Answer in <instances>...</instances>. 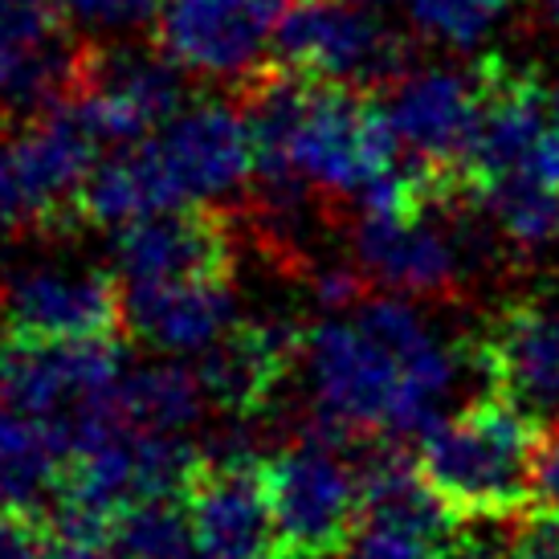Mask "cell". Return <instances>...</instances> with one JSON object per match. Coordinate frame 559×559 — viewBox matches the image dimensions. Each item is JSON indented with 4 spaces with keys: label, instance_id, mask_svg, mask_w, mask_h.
Masks as SVG:
<instances>
[{
    "label": "cell",
    "instance_id": "obj_1",
    "mask_svg": "<svg viewBox=\"0 0 559 559\" xmlns=\"http://www.w3.org/2000/svg\"><path fill=\"white\" fill-rule=\"evenodd\" d=\"M249 123L258 135V180L270 209L290 217L302 201L343 197L359 213L404 209L437 197L396 152L380 110L359 103L352 86L302 74H265L249 86Z\"/></svg>",
    "mask_w": 559,
    "mask_h": 559
},
{
    "label": "cell",
    "instance_id": "obj_2",
    "mask_svg": "<svg viewBox=\"0 0 559 559\" xmlns=\"http://www.w3.org/2000/svg\"><path fill=\"white\" fill-rule=\"evenodd\" d=\"M298 368L323 429L404 437L441 420L462 356L413 302L392 295L311 326Z\"/></svg>",
    "mask_w": 559,
    "mask_h": 559
},
{
    "label": "cell",
    "instance_id": "obj_3",
    "mask_svg": "<svg viewBox=\"0 0 559 559\" xmlns=\"http://www.w3.org/2000/svg\"><path fill=\"white\" fill-rule=\"evenodd\" d=\"M539 429V420L490 392L420 433L417 469L453 519L511 523L531 507Z\"/></svg>",
    "mask_w": 559,
    "mask_h": 559
},
{
    "label": "cell",
    "instance_id": "obj_4",
    "mask_svg": "<svg viewBox=\"0 0 559 559\" xmlns=\"http://www.w3.org/2000/svg\"><path fill=\"white\" fill-rule=\"evenodd\" d=\"M123 356L110 340H9L0 343V396L46 420L70 457L119 420Z\"/></svg>",
    "mask_w": 559,
    "mask_h": 559
},
{
    "label": "cell",
    "instance_id": "obj_5",
    "mask_svg": "<svg viewBox=\"0 0 559 559\" xmlns=\"http://www.w3.org/2000/svg\"><path fill=\"white\" fill-rule=\"evenodd\" d=\"M197 453L176 433H152L135 425H115L86 441L62 478L58 519L74 539H107L115 519L156 498H176L188 474L197 469Z\"/></svg>",
    "mask_w": 559,
    "mask_h": 559
},
{
    "label": "cell",
    "instance_id": "obj_6",
    "mask_svg": "<svg viewBox=\"0 0 559 559\" xmlns=\"http://www.w3.org/2000/svg\"><path fill=\"white\" fill-rule=\"evenodd\" d=\"M331 429L298 437L258 462L274 544L290 559H335L364 523L368 474L340 453Z\"/></svg>",
    "mask_w": 559,
    "mask_h": 559
},
{
    "label": "cell",
    "instance_id": "obj_7",
    "mask_svg": "<svg viewBox=\"0 0 559 559\" xmlns=\"http://www.w3.org/2000/svg\"><path fill=\"white\" fill-rule=\"evenodd\" d=\"M486 94L481 66H420L384 82L380 119L396 152L437 197H457L462 164Z\"/></svg>",
    "mask_w": 559,
    "mask_h": 559
},
{
    "label": "cell",
    "instance_id": "obj_8",
    "mask_svg": "<svg viewBox=\"0 0 559 559\" xmlns=\"http://www.w3.org/2000/svg\"><path fill=\"white\" fill-rule=\"evenodd\" d=\"M164 209H201L225 201L258 176V135L246 110L197 103L140 140Z\"/></svg>",
    "mask_w": 559,
    "mask_h": 559
},
{
    "label": "cell",
    "instance_id": "obj_9",
    "mask_svg": "<svg viewBox=\"0 0 559 559\" xmlns=\"http://www.w3.org/2000/svg\"><path fill=\"white\" fill-rule=\"evenodd\" d=\"M453 197H420L404 209L359 213L356 265L364 278L389 286V295L441 298L453 295L474 270L469 237L437 213Z\"/></svg>",
    "mask_w": 559,
    "mask_h": 559
},
{
    "label": "cell",
    "instance_id": "obj_10",
    "mask_svg": "<svg viewBox=\"0 0 559 559\" xmlns=\"http://www.w3.org/2000/svg\"><path fill=\"white\" fill-rule=\"evenodd\" d=\"M274 58L282 70L314 82L356 86L401 74L404 41L384 25V13L359 0H295L278 21Z\"/></svg>",
    "mask_w": 559,
    "mask_h": 559
},
{
    "label": "cell",
    "instance_id": "obj_11",
    "mask_svg": "<svg viewBox=\"0 0 559 559\" xmlns=\"http://www.w3.org/2000/svg\"><path fill=\"white\" fill-rule=\"evenodd\" d=\"M278 0H164L159 53L197 79H258L274 53Z\"/></svg>",
    "mask_w": 559,
    "mask_h": 559
},
{
    "label": "cell",
    "instance_id": "obj_12",
    "mask_svg": "<svg viewBox=\"0 0 559 559\" xmlns=\"http://www.w3.org/2000/svg\"><path fill=\"white\" fill-rule=\"evenodd\" d=\"M70 107L103 152L140 143L180 110V66L143 49H86Z\"/></svg>",
    "mask_w": 559,
    "mask_h": 559
},
{
    "label": "cell",
    "instance_id": "obj_13",
    "mask_svg": "<svg viewBox=\"0 0 559 559\" xmlns=\"http://www.w3.org/2000/svg\"><path fill=\"white\" fill-rule=\"evenodd\" d=\"M13 340H110L123 326V286L91 265H29L0 286Z\"/></svg>",
    "mask_w": 559,
    "mask_h": 559
},
{
    "label": "cell",
    "instance_id": "obj_14",
    "mask_svg": "<svg viewBox=\"0 0 559 559\" xmlns=\"http://www.w3.org/2000/svg\"><path fill=\"white\" fill-rule=\"evenodd\" d=\"M474 364L495 396L559 425V298H519L490 319Z\"/></svg>",
    "mask_w": 559,
    "mask_h": 559
},
{
    "label": "cell",
    "instance_id": "obj_15",
    "mask_svg": "<svg viewBox=\"0 0 559 559\" xmlns=\"http://www.w3.org/2000/svg\"><path fill=\"white\" fill-rule=\"evenodd\" d=\"M188 514L192 547L225 559H265L282 556L274 544L270 502L262 490V469L249 457L221 453L201 457L180 490Z\"/></svg>",
    "mask_w": 559,
    "mask_h": 559
},
{
    "label": "cell",
    "instance_id": "obj_16",
    "mask_svg": "<svg viewBox=\"0 0 559 559\" xmlns=\"http://www.w3.org/2000/svg\"><path fill=\"white\" fill-rule=\"evenodd\" d=\"M237 323L241 314L229 274L123 282V326L164 356H204Z\"/></svg>",
    "mask_w": 559,
    "mask_h": 559
},
{
    "label": "cell",
    "instance_id": "obj_17",
    "mask_svg": "<svg viewBox=\"0 0 559 559\" xmlns=\"http://www.w3.org/2000/svg\"><path fill=\"white\" fill-rule=\"evenodd\" d=\"M364 474V523L343 559H441L453 514L420 478L417 462L380 457Z\"/></svg>",
    "mask_w": 559,
    "mask_h": 559
},
{
    "label": "cell",
    "instance_id": "obj_18",
    "mask_svg": "<svg viewBox=\"0 0 559 559\" xmlns=\"http://www.w3.org/2000/svg\"><path fill=\"white\" fill-rule=\"evenodd\" d=\"M9 152H13L16 185H21L29 221L37 225H58L74 217L82 185L103 156V147L91 135V127L79 119V110L70 107V98L21 127Z\"/></svg>",
    "mask_w": 559,
    "mask_h": 559
},
{
    "label": "cell",
    "instance_id": "obj_19",
    "mask_svg": "<svg viewBox=\"0 0 559 559\" xmlns=\"http://www.w3.org/2000/svg\"><path fill=\"white\" fill-rule=\"evenodd\" d=\"M234 246L217 213L171 209L123 225L115 237V270L123 282H164L229 274Z\"/></svg>",
    "mask_w": 559,
    "mask_h": 559
},
{
    "label": "cell",
    "instance_id": "obj_20",
    "mask_svg": "<svg viewBox=\"0 0 559 559\" xmlns=\"http://www.w3.org/2000/svg\"><path fill=\"white\" fill-rule=\"evenodd\" d=\"M302 340L307 331L278 314L237 323L213 352H204L201 380L209 401L229 413H258L298 364Z\"/></svg>",
    "mask_w": 559,
    "mask_h": 559
},
{
    "label": "cell",
    "instance_id": "obj_21",
    "mask_svg": "<svg viewBox=\"0 0 559 559\" xmlns=\"http://www.w3.org/2000/svg\"><path fill=\"white\" fill-rule=\"evenodd\" d=\"M66 466L70 450L62 437L0 396V511L37 514L58 502Z\"/></svg>",
    "mask_w": 559,
    "mask_h": 559
},
{
    "label": "cell",
    "instance_id": "obj_22",
    "mask_svg": "<svg viewBox=\"0 0 559 559\" xmlns=\"http://www.w3.org/2000/svg\"><path fill=\"white\" fill-rule=\"evenodd\" d=\"M86 49L66 33L0 49V127H25L70 98L82 74Z\"/></svg>",
    "mask_w": 559,
    "mask_h": 559
},
{
    "label": "cell",
    "instance_id": "obj_23",
    "mask_svg": "<svg viewBox=\"0 0 559 559\" xmlns=\"http://www.w3.org/2000/svg\"><path fill=\"white\" fill-rule=\"evenodd\" d=\"M209 389L201 372L180 368V364H152V368H131L119 384V420L152 433H185L197 425L209 408Z\"/></svg>",
    "mask_w": 559,
    "mask_h": 559
},
{
    "label": "cell",
    "instance_id": "obj_24",
    "mask_svg": "<svg viewBox=\"0 0 559 559\" xmlns=\"http://www.w3.org/2000/svg\"><path fill=\"white\" fill-rule=\"evenodd\" d=\"M466 197L486 213L495 234L507 237L514 249H539L559 241V188L531 171L486 180L469 188Z\"/></svg>",
    "mask_w": 559,
    "mask_h": 559
},
{
    "label": "cell",
    "instance_id": "obj_25",
    "mask_svg": "<svg viewBox=\"0 0 559 559\" xmlns=\"http://www.w3.org/2000/svg\"><path fill=\"white\" fill-rule=\"evenodd\" d=\"M514 9L519 0H404L401 13L408 16L420 41L469 53L486 46L511 21Z\"/></svg>",
    "mask_w": 559,
    "mask_h": 559
},
{
    "label": "cell",
    "instance_id": "obj_26",
    "mask_svg": "<svg viewBox=\"0 0 559 559\" xmlns=\"http://www.w3.org/2000/svg\"><path fill=\"white\" fill-rule=\"evenodd\" d=\"M107 544L123 559H180L192 547V531H188V514L176 498H156V502H143L123 519H115Z\"/></svg>",
    "mask_w": 559,
    "mask_h": 559
},
{
    "label": "cell",
    "instance_id": "obj_27",
    "mask_svg": "<svg viewBox=\"0 0 559 559\" xmlns=\"http://www.w3.org/2000/svg\"><path fill=\"white\" fill-rule=\"evenodd\" d=\"M62 21L94 33H127L159 16L164 0H53Z\"/></svg>",
    "mask_w": 559,
    "mask_h": 559
},
{
    "label": "cell",
    "instance_id": "obj_28",
    "mask_svg": "<svg viewBox=\"0 0 559 559\" xmlns=\"http://www.w3.org/2000/svg\"><path fill=\"white\" fill-rule=\"evenodd\" d=\"M62 33V13L53 0H0V49L29 46Z\"/></svg>",
    "mask_w": 559,
    "mask_h": 559
},
{
    "label": "cell",
    "instance_id": "obj_29",
    "mask_svg": "<svg viewBox=\"0 0 559 559\" xmlns=\"http://www.w3.org/2000/svg\"><path fill=\"white\" fill-rule=\"evenodd\" d=\"M531 507L559 514V425H544L535 450V478H531Z\"/></svg>",
    "mask_w": 559,
    "mask_h": 559
},
{
    "label": "cell",
    "instance_id": "obj_30",
    "mask_svg": "<svg viewBox=\"0 0 559 559\" xmlns=\"http://www.w3.org/2000/svg\"><path fill=\"white\" fill-rule=\"evenodd\" d=\"M507 559H559V514H535L519 523L507 544Z\"/></svg>",
    "mask_w": 559,
    "mask_h": 559
},
{
    "label": "cell",
    "instance_id": "obj_31",
    "mask_svg": "<svg viewBox=\"0 0 559 559\" xmlns=\"http://www.w3.org/2000/svg\"><path fill=\"white\" fill-rule=\"evenodd\" d=\"M46 535L33 514L0 511V559H37L46 551Z\"/></svg>",
    "mask_w": 559,
    "mask_h": 559
},
{
    "label": "cell",
    "instance_id": "obj_32",
    "mask_svg": "<svg viewBox=\"0 0 559 559\" xmlns=\"http://www.w3.org/2000/svg\"><path fill=\"white\" fill-rule=\"evenodd\" d=\"M16 225H29V209H25V197L16 185L13 152H9V143H0V234H9Z\"/></svg>",
    "mask_w": 559,
    "mask_h": 559
},
{
    "label": "cell",
    "instance_id": "obj_33",
    "mask_svg": "<svg viewBox=\"0 0 559 559\" xmlns=\"http://www.w3.org/2000/svg\"><path fill=\"white\" fill-rule=\"evenodd\" d=\"M37 559H123L119 551L110 556V551H103L98 544H91V539H74V535H66V539H58V544H46V551Z\"/></svg>",
    "mask_w": 559,
    "mask_h": 559
},
{
    "label": "cell",
    "instance_id": "obj_34",
    "mask_svg": "<svg viewBox=\"0 0 559 559\" xmlns=\"http://www.w3.org/2000/svg\"><path fill=\"white\" fill-rule=\"evenodd\" d=\"M364 9H372V13H389V9H404V0H359Z\"/></svg>",
    "mask_w": 559,
    "mask_h": 559
},
{
    "label": "cell",
    "instance_id": "obj_35",
    "mask_svg": "<svg viewBox=\"0 0 559 559\" xmlns=\"http://www.w3.org/2000/svg\"><path fill=\"white\" fill-rule=\"evenodd\" d=\"M180 559H225V556H209V551H197V547H188ZM265 559H290V556H265Z\"/></svg>",
    "mask_w": 559,
    "mask_h": 559
},
{
    "label": "cell",
    "instance_id": "obj_36",
    "mask_svg": "<svg viewBox=\"0 0 559 559\" xmlns=\"http://www.w3.org/2000/svg\"><path fill=\"white\" fill-rule=\"evenodd\" d=\"M539 4H544L547 21H551V25H556V29H559V0H539Z\"/></svg>",
    "mask_w": 559,
    "mask_h": 559
},
{
    "label": "cell",
    "instance_id": "obj_37",
    "mask_svg": "<svg viewBox=\"0 0 559 559\" xmlns=\"http://www.w3.org/2000/svg\"><path fill=\"white\" fill-rule=\"evenodd\" d=\"M551 103H556V115H559V86H556V94H551Z\"/></svg>",
    "mask_w": 559,
    "mask_h": 559
}]
</instances>
